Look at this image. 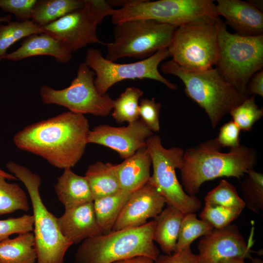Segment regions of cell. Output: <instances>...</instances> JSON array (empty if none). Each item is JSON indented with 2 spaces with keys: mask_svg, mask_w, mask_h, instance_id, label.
Segmentation results:
<instances>
[{
  "mask_svg": "<svg viewBox=\"0 0 263 263\" xmlns=\"http://www.w3.org/2000/svg\"><path fill=\"white\" fill-rule=\"evenodd\" d=\"M90 131L84 115L69 111L24 127L13 141L18 148L64 169L74 167L81 158Z\"/></svg>",
  "mask_w": 263,
  "mask_h": 263,
  "instance_id": "1",
  "label": "cell"
},
{
  "mask_svg": "<svg viewBox=\"0 0 263 263\" xmlns=\"http://www.w3.org/2000/svg\"><path fill=\"white\" fill-rule=\"evenodd\" d=\"M221 149L211 139L184 151L180 170L182 186L187 194L195 195L206 181L224 176L240 178L254 169L257 159L254 149L241 145L224 153Z\"/></svg>",
  "mask_w": 263,
  "mask_h": 263,
  "instance_id": "2",
  "label": "cell"
},
{
  "mask_svg": "<svg viewBox=\"0 0 263 263\" xmlns=\"http://www.w3.org/2000/svg\"><path fill=\"white\" fill-rule=\"evenodd\" d=\"M160 70L182 80L186 94L204 110L214 129L224 115L249 97L225 81L213 67L203 71H188L171 59L163 63Z\"/></svg>",
  "mask_w": 263,
  "mask_h": 263,
  "instance_id": "3",
  "label": "cell"
},
{
  "mask_svg": "<svg viewBox=\"0 0 263 263\" xmlns=\"http://www.w3.org/2000/svg\"><path fill=\"white\" fill-rule=\"evenodd\" d=\"M155 225L153 220L86 239L75 252L74 263H113L138 256L155 261L160 255L153 241Z\"/></svg>",
  "mask_w": 263,
  "mask_h": 263,
  "instance_id": "4",
  "label": "cell"
},
{
  "mask_svg": "<svg viewBox=\"0 0 263 263\" xmlns=\"http://www.w3.org/2000/svg\"><path fill=\"white\" fill-rule=\"evenodd\" d=\"M218 55L215 64L224 79L243 94L249 95L247 84L263 66V35L244 36L231 34L218 18Z\"/></svg>",
  "mask_w": 263,
  "mask_h": 263,
  "instance_id": "5",
  "label": "cell"
},
{
  "mask_svg": "<svg viewBox=\"0 0 263 263\" xmlns=\"http://www.w3.org/2000/svg\"><path fill=\"white\" fill-rule=\"evenodd\" d=\"M6 166L24 184L30 198L33 211L37 263H64L65 254L73 243L62 235L57 218L43 204L39 191L41 178L26 167L14 162H8Z\"/></svg>",
  "mask_w": 263,
  "mask_h": 263,
  "instance_id": "6",
  "label": "cell"
},
{
  "mask_svg": "<svg viewBox=\"0 0 263 263\" xmlns=\"http://www.w3.org/2000/svg\"><path fill=\"white\" fill-rule=\"evenodd\" d=\"M121 7L115 9L112 22L148 19L177 27L190 22L219 17L211 0H128L115 1Z\"/></svg>",
  "mask_w": 263,
  "mask_h": 263,
  "instance_id": "7",
  "label": "cell"
},
{
  "mask_svg": "<svg viewBox=\"0 0 263 263\" xmlns=\"http://www.w3.org/2000/svg\"><path fill=\"white\" fill-rule=\"evenodd\" d=\"M177 28L148 19L115 24L113 41L106 45L105 58L113 62L124 57L144 59L161 49L168 48Z\"/></svg>",
  "mask_w": 263,
  "mask_h": 263,
  "instance_id": "8",
  "label": "cell"
},
{
  "mask_svg": "<svg viewBox=\"0 0 263 263\" xmlns=\"http://www.w3.org/2000/svg\"><path fill=\"white\" fill-rule=\"evenodd\" d=\"M216 19L198 20L177 27L168 48L172 60L188 71H203L215 65L218 55Z\"/></svg>",
  "mask_w": 263,
  "mask_h": 263,
  "instance_id": "9",
  "label": "cell"
},
{
  "mask_svg": "<svg viewBox=\"0 0 263 263\" xmlns=\"http://www.w3.org/2000/svg\"><path fill=\"white\" fill-rule=\"evenodd\" d=\"M146 147L153 168V173L148 183L157 189L167 205L184 214L197 211L201 207V201L195 195H189L184 191L176 174V169H180L182 166L185 150L177 147L166 149L160 137L153 134L147 139Z\"/></svg>",
  "mask_w": 263,
  "mask_h": 263,
  "instance_id": "10",
  "label": "cell"
},
{
  "mask_svg": "<svg viewBox=\"0 0 263 263\" xmlns=\"http://www.w3.org/2000/svg\"><path fill=\"white\" fill-rule=\"evenodd\" d=\"M83 7L42 27L43 33L61 42L71 52L89 44H103L97 35V25L115 9L105 0H84Z\"/></svg>",
  "mask_w": 263,
  "mask_h": 263,
  "instance_id": "11",
  "label": "cell"
},
{
  "mask_svg": "<svg viewBox=\"0 0 263 263\" xmlns=\"http://www.w3.org/2000/svg\"><path fill=\"white\" fill-rule=\"evenodd\" d=\"M169 56L168 48L161 49L150 56L130 63H118L103 57L101 51L90 48L86 52L84 63L95 73L94 83L97 91L105 94L115 84L128 79H150L175 90L177 86L160 73L158 66Z\"/></svg>",
  "mask_w": 263,
  "mask_h": 263,
  "instance_id": "12",
  "label": "cell"
},
{
  "mask_svg": "<svg viewBox=\"0 0 263 263\" xmlns=\"http://www.w3.org/2000/svg\"><path fill=\"white\" fill-rule=\"evenodd\" d=\"M94 72L84 62L79 64L76 77L70 85L61 90L43 85L40 95L46 104H56L70 112L91 114L98 116L108 115L113 109V101L108 94H101L94 83Z\"/></svg>",
  "mask_w": 263,
  "mask_h": 263,
  "instance_id": "13",
  "label": "cell"
},
{
  "mask_svg": "<svg viewBox=\"0 0 263 263\" xmlns=\"http://www.w3.org/2000/svg\"><path fill=\"white\" fill-rule=\"evenodd\" d=\"M250 247L236 225L231 224L222 228H213L198 243L199 263H220L236 257L251 259L253 252L263 255V249L254 251Z\"/></svg>",
  "mask_w": 263,
  "mask_h": 263,
  "instance_id": "14",
  "label": "cell"
},
{
  "mask_svg": "<svg viewBox=\"0 0 263 263\" xmlns=\"http://www.w3.org/2000/svg\"><path fill=\"white\" fill-rule=\"evenodd\" d=\"M153 134L149 127L138 119L127 126L116 127L107 124L95 126L90 130L87 143L109 148L125 159L146 147L147 139Z\"/></svg>",
  "mask_w": 263,
  "mask_h": 263,
  "instance_id": "15",
  "label": "cell"
},
{
  "mask_svg": "<svg viewBox=\"0 0 263 263\" xmlns=\"http://www.w3.org/2000/svg\"><path fill=\"white\" fill-rule=\"evenodd\" d=\"M166 200L153 186L147 183L133 191L120 212L112 230L141 226L163 210Z\"/></svg>",
  "mask_w": 263,
  "mask_h": 263,
  "instance_id": "16",
  "label": "cell"
},
{
  "mask_svg": "<svg viewBox=\"0 0 263 263\" xmlns=\"http://www.w3.org/2000/svg\"><path fill=\"white\" fill-rule=\"evenodd\" d=\"M217 15L223 16L236 34L244 36L263 35V14L249 1L218 0Z\"/></svg>",
  "mask_w": 263,
  "mask_h": 263,
  "instance_id": "17",
  "label": "cell"
},
{
  "mask_svg": "<svg viewBox=\"0 0 263 263\" xmlns=\"http://www.w3.org/2000/svg\"><path fill=\"white\" fill-rule=\"evenodd\" d=\"M57 223L62 235L73 244L103 234L95 218L93 202L65 209L57 218Z\"/></svg>",
  "mask_w": 263,
  "mask_h": 263,
  "instance_id": "18",
  "label": "cell"
},
{
  "mask_svg": "<svg viewBox=\"0 0 263 263\" xmlns=\"http://www.w3.org/2000/svg\"><path fill=\"white\" fill-rule=\"evenodd\" d=\"M72 53L61 42L45 33L30 35L23 39L20 46L7 54L3 59L19 61L38 56L54 57L60 63H67L72 58Z\"/></svg>",
  "mask_w": 263,
  "mask_h": 263,
  "instance_id": "19",
  "label": "cell"
},
{
  "mask_svg": "<svg viewBox=\"0 0 263 263\" xmlns=\"http://www.w3.org/2000/svg\"><path fill=\"white\" fill-rule=\"evenodd\" d=\"M151 165V158L146 146L115 165L120 189L133 192L147 184L150 177Z\"/></svg>",
  "mask_w": 263,
  "mask_h": 263,
  "instance_id": "20",
  "label": "cell"
},
{
  "mask_svg": "<svg viewBox=\"0 0 263 263\" xmlns=\"http://www.w3.org/2000/svg\"><path fill=\"white\" fill-rule=\"evenodd\" d=\"M54 188L65 209L94 201L91 189L85 176L75 173L71 169H64L63 173L57 178Z\"/></svg>",
  "mask_w": 263,
  "mask_h": 263,
  "instance_id": "21",
  "label": "cell"
},
{
  "mask_svg": "<svg viewBox=\"0 0 263 263\" xmlns=\"http://www.w3.org/2000/svg\"><path fill=\"white\" fill-rule=\"evenodd\" d=\"M184 215L176 208L167 205L154 218L156 225L153 241L167 255H171L176 250L177 238Z\"/></svg>",
  "mask_w": 263,
  "mask_h": 263,
  "instance_id": "22",
  "label": "cell"
},
{
  "mask_svg": "<svg viewBox=\"0 0 263 263\" xmlns=\"http://www.w3.org/2000/svg\"><path fill=\"white\" fill-rule=\"evenodd\" d=\"M85 176L89 184L94 200L121 190L114 164L96 162L88 167Z\"/></svg>",
  "mask_w": 263,
  "mask_h": 263,
  "instance_id": "23",
  "label": "cell"
},
{
  "mask_svg": "<svg viewBox=\"0 0 263 263\" xmlns=\"http://www.w3.org/2000/svg\"><path fill=\"white\" fill-rule=\"evenodd\" d=\"M37 255L32 232L19 234L0 242V263H36Z\"/></svg>",
  "mask_w": 263,
  "mask_h": 263,
  "instance_id": "24",
  "label": "cell"
},
{
  "mask_svg": "<svg viewBox=\"0 0 263 263\" xmlns=\"http://www.w3.org/2000/svg\"><path fill=\"white\" fill-rule=\"evenodd\" d=\"M132 192L120 190L113 194L94 200V209L103 234L112 230L120 212Z\"/></svg>",
  "mask_w": 263,
  "mask_h": 263,
  "instance_id": "25",
  "label": "cell"
},
{
  "mask_svg": "<svg viewBox=\"0 0 263 263\" xmlns=\"http://www.w3.org/2000/svg\"><path fill=\"white\" fill-rule=\"evenodd\" d=\"M84 0H38L31 20L41 27L46 26L83 6Z\"/></svg>",
  "mask_w": 263,
  "mask_h": 263,
  "instance_id": "26",
  "label": "cell"
},
{
  "mask_svg": "<svg viewBox=\"0 0 263 263\" xmlns=\"http://www.w3.org/2000/svg\"><path fill=\"white\" fill-rule=\"evenodd\" d=\"M143 91L140 89L130 87L114 100L112 116L118 123H128L139 119V100Z\"/></svg>",
  "mask_w": 263,
  "mask_h": 263,
  "instance_id": "27",
  "label": "cell"
},
{
  "mask_svg": "<svg viewBox=\"0 0 263 263\" xmlns=\"http://www.w3.org/2000/svg\"><path fill=\"white\" fill-rule=\"evenodd\" d=\"M42 27L32 20L10 21L0 24V61L7 54L8 48L19 40L33 34L43 33Z\"/></svg>",
  "mask_w": 263,
  "mask_h": 263,
  "instance_id": "28",
  "label": "cell"
},
{
  "mask_svg": "<svg viewBox=\"0 0 263 263\" xmlns=\"http://www.w3.org/2000/svg\"><path fill=\"white\" fill-rule=\"evenodd\" d=\"M0 175V216L17 210L27 211L29 208L27 196L16 183H9Z\"/></svg>",
  "mask_w": 263,
  "mask_h": 263,
  "instance_id": "29",
  "label": "cell"
},
{
  "mask_svg": "<svg viewBox=\"0 0 263 263\" xmlns=\"http://www.w3.org/2000/svg\"><path fill=\"white\" fill-rule=\"evenodd\" d=\"M213 227L208 223L198 219L195 213L184 214L176 243V251L190 247L197 238L209 233Z\"/></svg>",
  "mask_w": 263,
  "mask_h": 263,
  "instance_id": "30",
  "label": "cell"
},
{
  "mask_svg": "<svg viewBox=\"0 0 263 263\" xmlns=\"http://www.w3.org/2000/svg\"><path fill=\"white\" fill-rule=\"evenodd\" d=\"M242 182L243 200L245 207L258 213L263 209V175L254 169L249 170Z\"/></svg>",
  "mask_w": 263,
  "mask_h": 263,
  "instance_id": "31",
  "label": "cell"
},
{
  "mask_svg": "<svg viewBox=\"0 0 263 263\" xmlns=\"http://www.w3.org/2000/svg\"><path fill=\"white\" fill-rule=\"evenodd\" d=\"M205 203L226 207L244 208L245 204L234 186L225 179L208 192L205 197Z\"/></svg>",
  "mask_w": 263,
  "mask_h": 263,
  "instance_id": "32",
  "label": "cell"
},
{
  "mask_svg": "<svg viewBox=\"0 0 263 263\" xmlns=\"http://www.w3.org/2000/svg\"><path fill=\"white\" fill-rule=\"evenodd\" d=\"M243 209L240 207H226L205 203L199 216L213 228L219 229L231 224L240 215Z\"/></svg>",
  "mask_w": 263,
  "mask_h": 263,
  "instance_id": "33",
  "label": "cell"
},
{
  "mask_svg": "<svg viewBox=\"0 0 263 263\" xmlns=\"http://www.w3.org/2000/svg\"><path fill=\"white\" fill-rule=\"evenodd\" d=\"M241 130L250 131L263 115V109L256 104L255 96L248 97L229 113Z\"/></svg>",
  "mask_w": 263,
  "mask_h": 263,
  "instance_id": "34",
  "label": "cell"
},
{
  "mask_svg": "<svg viewBox=\"0 0 263 263\" xmlns=\"http://www.w3.org/2000/svg\"><path fill=\"white\" fill-rule=\"evenodd\" d=\"M33 229V215L24 214L19 217L0 220V242L13 234L32 232Z\"/></svg>",
  "mask_w": 263,
  "mask_h": 263,
  "instance_id": "35",
  "label": "cell"
},
{
  "mask_svg": "<svg viewBox=\"0 0 263 263\" xmlns=\"http://www.w3.org/2000/svg\"><path fill=\"white\" fill-rule=\"evenodd\" d=\"M161 104L154 98L141 99L139 105V115L141 120L153 132L160 130L159 116Z\"/></svg>",
  "mask_w": 263,
  "mask_h": 263,
  "instance_id": "36",
  "label": "cell"
},
{
  "mask_svg": "<svg viewBox=\"0 0 263 263\" xmlns=\"http://www.w3.org/2000/svg\"><path fill=\"white\" fill-rule=\"evenodd\" d=\"M38 0H0V8L15 15L19 21L31 20Z\"/></svg>",
  "mask_w": 263,
  "mask_h": 263,
  "instance_id": "37",
  "label": "cell"
},
{
  "mask_svg": "<svg viewBox=\"0 0 263 263\" xmlns=\"http://www.w3.org/2000/svg\"><path fill=\"white\" fill-rule=\"evenodd\" d=\"M240 131L237 125L231 120L221 127L218 136L214 139L221 147H228L230 149L236 148L241 145Z\"/></svg>",
  "mask_w": 263,
  "mask_h": 263,
  "instance_id": "38",
  "label": "cell"
},
{
  "mask_svg": "<svg viewBox=\"0 0 263 263\" xmlns=\"http://www.w3.org/2000/svg\"><path fill=\"white\" fill-rule=\"evenodd\" d=\"M197 254L192 251L190 247L175 251L171 255L160 254L154 263H199Z\"/></svg>",
  "mask_w": 263,
  "mask_h": 263,
  "instance_id": "39",
  "label": "cell"
},
{
  "mask_svg": "<svg viewBox=\"0 0 263 263\" xmlns=\"http://www.w3.org/2000/svg\"><path fill=\"white\" fill-rule=\"evenodd\" d=\"M248 94H258L263 96V71L255 73L250 79L247 86Z\"/></svg>",
  "mask_w": 263,
  "mask_h": 263,
  "instance_id": "40",
  "label": "cell"
},
{
  "mask_svg": "<svg viewBox=\"0 0 263 263\" xmlns=\"http://www.w3.org/2000/svg\"><path fill=\"white\" fill-rule=\"evenodd\" d=\"M113 263H154V261L147 256H138L116 261Z\"/></svg>",
  "mask_w": 263,
  "mask_h": 263,
  "instance_id": "41",
  "label": "cell"
},
{
  "mask_svg": "<svg viewBox=\"0 0 263 263\" xmlns=\"http://www.w3.org/2000/svg\"><path fill=\"white\" fill-rule=\"evenodd\" d=\"M244 259L242 257H236L225 260L220 263H245Z\"/></svg>",
  "mask_w": 263,
  "mask_h": 263,
  "instance_id": "42",
  "label": "cell"
},
{
  "mask_svg": "<svg viewBox=\"0 0 263 263\" xmlns=\"http://www.w3.org/2000/svg\"><path fill=\"white\" fill-rule=\"evenodd\" d=\"M0 175L4 177L5 178L10 180H17L18 179L13 175L5 172L0 169Z\"/></svg>",
  "mask_w": 263,
  "mask_h": 263,
  "instance_id": "43",
  "label": "cell"
},
{
  "mask_svg": "<svg viewBox=\"0 0 263 263\" xmlns=\"http://www.w3.org/2000/svg\"><path fill=\"white\" fill-rule=\"evenodd\" d=\"M12 19V16L11 15H7L4 16H0V22L8 23Z\"/></svg>",
  "mask_w": 263,
  "mask_h": 263,
  "instance_id": "44",
  "label": "cell"
},
{
  "mask_svg": "<svg viewBox=\"0 0 263 263\" xmlns=\"http://www.w3.org/2000/svg\"><path fill=\"white\" fill-rule=\"evenodd\" d=\"M250 260L251 263H263V260L258 258H252Z\"/></svg>",
  "mask_w": 263,
  "mask_h": 263,
  "instance_id": "45",
  "label": "cell"
}]
</instances>
